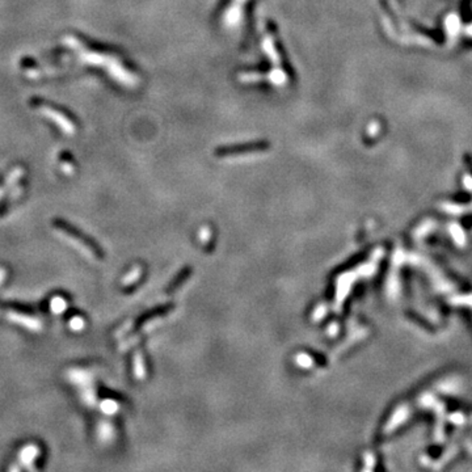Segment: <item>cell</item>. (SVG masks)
I'll use <instances>...</instances> for the list:
<instances>
[{"label":"cell","instance_id":"cell-1","mask_svg":"<svg viewBox=\"0 0 472 472\" xmlns=\"http://www.w3.org/2000/svg\"><path fill=\"white\" fill-rule=\"evenodd\" d=\"M55 226H57L59 230H62L64 234L68 235L70 238H72L74 240L78 241L79 244H82V245H84V247L88 248V249L91 250L92 253L97 255V256H101V250H100V248L97 247V244H96L95 241L91 240L88 236H86V235L83 234V232H80L79 230L72 228L70 225H68V223L63 222V221H58V222H55Z\"/></svg>","mask_w":472,"mask_h":472}]
</instances>
